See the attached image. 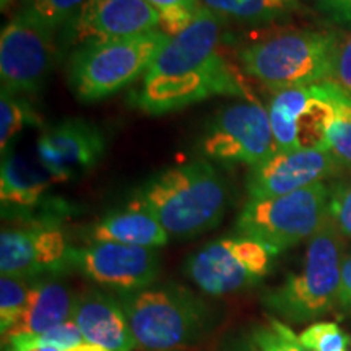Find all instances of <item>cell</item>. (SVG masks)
Segmentation results:
<instances>
[{"label": "cell", "mask_w": 351, "mask_h": 351, "mask_svg": "<svg viewBox=\"0 0 351 351\" xmlns=\"http://www.w3.org/2000/svg\"><path fill=\"white\" fill-rule=\"evenodd\" d=\"M221 21L202 5L192 25L171 38L153 60L129 96L132 106L148 116H163L217 95L252 99L219 54Z\"/></svg>", "instance_id": "1"}, {"label": "cell", "mask_w": 351, "mask_h": 351, "mask_svg": "<svg viewBox=\"0 0 351 351\" xmlns=\"http://www.w3.org/2000/svg\"><path fill=\"white\" fill-rule=\"evenodd\" d=\"M129 205L155 217L169 238L187 239L219 225L230 189L215 166L194 160L150 176Z\"/></svg>", "instance_id": "2"}, {"label": "cell", "mask_w": 351, "mask_h": 351, "mask_svg": "<svg viewBox=\"0 0 351 351\" xmlns=\"http://www.w3.org/2000/svg\"><path fill=\"white\" fill-rule=\"evenodd\" d=\"M169 36L160 29L78 44L67 60V83L78 101L98 103L142 80Z\"/></svg>", "instance_id": "3"}, {"label": "cell", "mask_w": 351, "mask_h": 351, "mask_svg": "<svg viewBox=\"0 0 351 351\" xmlns=\"http://www.w3.org/2000/svg\"><path fill=\"white\" fill-rule=\"evenodd\" d=\"M341 38L322 29L271 34L239 49L245 73L274 91L330 80Z\"/></svg>", "instance_id": "4"}, {"label": "cell", "mask_w": 351, "mask_h": 351, "mask_svg": "<svg viewBox=\"0 0 351 351\" xmlns=\"http://www.w3.org/2000/svg\"><path fill=\"white\" fill-rule=\"evenodd\" d=\"M343 236L328 221L307 244L301 267L262 298L271 314L293 324L311 322L339 304Z\"/></svg>", "instance_id": "5"}, {"label": "cell", "mask_w": 351, "mask_h": 351, "mask_svg": "<svg viewBox=\"0 0 351 351\" xmlns=\"http://www.w3.org/2000/svg\"><path fill=\"white\" fill-rule=\"evenodd\" d=\"M117 296L137 346L145 351L181 350L199 340L208 327L207 306L181 287H150Z\"/></svg>", "instance_id": "6"}, {"label": "cell", "mask_w": 351, "mask_h": 351, "mask_svg": "<svg viewBox=\"0 0 351 351\" xmlns=\"http://www.w3.org/2000/svg\"><path fill=\"white\" fill-rule=\"evenodd\" d=\"M330 186L326 182L291 194L249 199L236 219V232L265 244L275 254L311 239L328 221Z\"/></svg>", "instance_id": "7"}, {"label": "cell", "mask_w": 351, "mask_h": 351, "mask_svg": "<svg viewBox=\"0 0 351 351\" xmlns=\"http://www.w3.org/2000/svg\"><path fill=\"white\" fill-rule=\"evenodd\" d=\"M278 256L258 241L236 234L205 244L186 261L184 271L210 296L243 291L265 278Z\"/></svg>", "instance_id": "8"}, {"label": "cell", "mask_w": 351, "mask_h": 351, "mask_svg": "<svg viewBox=\"0 0 351 351\" xmlns=\"http://www.w3.org/2000/svg\"><path fill=\"white\" fill-rule=\"evenodd\" d=\"M56 34L28 13H16L0 33L2 88L23 98L38 95L59 54Z\"/></svg>", "instance_id": "9"}, {"label": "cell", "mask_w": 351, "mask_h": 351, "mask_svg": "<svg viewBox=\"0 0 351 351\" xmlns=\"http://www.w3.org/2000/svg\"><path fill=\"white\" fill-rule=\"evenodd\" d=\"M205 156L228 163L256 166L275 155L269 109L247 99L228 104L215 114L200 140Z\"/></svg>", "instance_id": "10"}, {"label": "cell", "mask_w": 351, "mask_h": 351, "mask_svg": "<svg viewBox=\"0 0 351 351\" xmlns=\"http://www.w3.org/2000/svg\"><path fill=\"white\" fill-rule=\"evenodd\" d=\"M70 270L80 271L88 280L112 289L117 295L150 288L160 275L156 249L117 243H91L72 247Z\"/></svg>", "instance_id": "11"}, {"label": "cell", "mask_w": 351, "mask_h": 351, "mask_svg": "<svg viewBox=\"0 0 351 351\" xmlns=\"http://www.w3.org/2000/svg\"><path fill=\"white\" fill-rule=\"evenodd\" d=\"M106 145V135L98 125L69 117L44 127L36 142V158L54 182H70L98 166Z\"/></svg>", "instance_id": "12"}, {"label": "cell", "mask_w": 351, "mask_h": 351, "mask_svg": "<svg viewBox=\"0 0 351 351\" xmlns=\"http://www.w3.org/2000/svg\"><path fill=\"white\" fill-rule=\"evenodd\" d=\"M65 232L52 223H28L3 228L0 234V271L2 275L36 280L70 270Z\"/></svg>", "instance_id": "13"}, {"label": "cell", "mask_w": 351, "mask_h": 351, "mask_svg": "<svg viewBox=\"0 0 351 351\" xmlns=\"http://www.w3.org/2000/svg\"><path fill=\"white\" fill-rule=\"evenodd\" d=\"M341 163L330 150L276 152L265 161L252 166L245 179L249 199L291 194L314 184L324 182L339 173Z\"/></svg>", "instance_id": "14"}, {"label": "cell", "mask_w": 351, "mask_h": 351, "mask_svg": "<svg viewBox=\"0 0 351 351\" xmlns=\"http://www.w3.org/2000/svg\"><path fill=\"white\" fill-rule=\"evenodd\" d=\"M160 12L147 0H88L80 13L62 32L72 47L93 39L142 34L158 29Z\"/></svg>", "instance_id": "15"}, {"label": "cell", "mask_w": 351, "mask_h": 351, "mask_svg": "<svg viewBox=\"0 0 351 351\" xmlns=\"http://www.w3.org/2000/svg\"><path fill=\"white\" fill-rule=\"evenodd\" d=\"M72 319L88 343L111 351H134L137 346L119 296L88 289L77 295Z\"/></svg>", "instance_id": "16"}, {"label": "cell", "mask_w": 351, "mask_h": 351, "mask_svg": "<svg viewBox=\"0 0 351 351\" xmlns=\"http://www.w3.org/2000/svg\"><path fill=\"white\" fill-rule=\"evenodd\" d=\"M52 182V176L38 160L33 161L19 152H7L2 158L0 169L3 218H16L41 205Z\"/></svg>", "instance_id": "17"}, {"label": "cell", "mask_w": 351, "mask_h": 351, "mask_svg": "<svg viewBox=\"0 0 351 351\" xmlns=\"http://www.w3.org/2000/svg\"><path fill=\"white\" fill-rule=\"evenodd\" d=\"M75 301L77 295L67 283L59 278V275L33 280L28 306L20 322L3 337V340L19 335L36 337L67 322L69 319H72Z\"/></svg>", "instance_id": "18"}, {"label": "cell", "mask_w": 351, "mask_h": 351, "mask_svg": "<svg viewBox=\"0 0 351 351\" xmlns=\"http://www.w3.org/2000/svg\"><path fill=\"white\" fill-rule=\"evenodd\" d=\"M91 243H117L156 249L166 245L169 234L155 217L145 210L127 207L104 215L88 230Z\"/></svg>", "instance_id": "19"}, {"label": "cell", "mask_w": 351, "mask_h": 351, "mask_svg": "<svg viewBox=\"0 0 351 351\" xmlns=\"http://www.w3.org/2000/svg\"><path fill=\"white\" fill-rule=\"evenodd\" d=\"M313 86V85H311ZM311 86L288 88V90L275 91L269 104V117L271 134L278 152L296 150V124L306 104L313 96Z\"/></svg>", "instance_id": "20"}, {"label": "cell", "mask_w": 351, "mask_h": 351, "mask_svg": "<svg viewBox=\"0 0 351 351\" xmlns=\"http://www.w3.org/2000/svg\"><path fill=\"white\" fill-rule=\"evenodd\" d=\"M221 20L245 25H263L287 19L300 10V0H200Z\"/></svg>", "instance_id": "21"}, {"label": "cell", "mask_w": 351, "mask_h": 351, "mask_svg": "<svg viewBox=\"0 0 351 351\" xmlns=\"http://www.w3.org/2000/svg\"><path fill=\"white\" fill-rule=\"evenodd\" d=\"M38 114L29 101L2 88L0 91V150L2 156L12 150L13 140L26 125H39Z\"/></svg>", "instance_id": "22"}, {"label": "cell", "mask_w": 351, "mask_h": 351, "mask_svg": "<svg viewBox=\"0 0 351 351\" xmlns=\"http://www.w3.org/2000/svg\"><path fill=\"white\" fill-rule=\"evenodd\" d=\"M32 287L33 280L21 278V276L2 275L0 278V332H2V337L10 333L20 322L28 306Z\"/></svg>", "instance_id": "23"}, {"label": "cell", "mask_w": 351, "mask_h": 351, "mask_svg": "<svg viewBox=\"0 0 351 351\" xmlns=\"http://www.w3.org/2000/svg\"><path fill=\"white\" fill-rule=\"evenodd\" d=\"M88 0H25L21 12L28 13L52 32L62 33Z\"/></svg>", "instance_id": "24"}, {"label": "cell", "mask_w": 351, "mask_h": 351, "mask_svg": "<svg viewBox=\"0 0 351 351\" xmlns=\"http://www.w3.org/2000/svg\"><path fill=\"white\" fill-rule=\"evenodd\" d=\"M327 145L341 166L351 169V98L341 90L335 98V111L328 124Z\"/></svg>", "instance_id": "25"}, {"label": "cell", "mask_w": 351, "mask_h": 351, "mask_svg": "<svg viewBox=\"0 0 351 351\" xmlns=\"http://www.w3.org/2000/svg\"><path fill=\"white\" fill-rule=\"evenodd\" d=\"M252 345L256 351H311L287 324L275 317H271L267 326L254 330Z\"/></svg>", "instance_id": "26"}, {"label": "cell", "mask_w": 351, "mask_h": 351, "mask_svg": "<svg viewBox=\"0 0 351 351\" xmlns=\"http://www.w3.org/2000/svg\"><path fill=\"white\" fill-rule=\"evenodd\" d=\"M298 337L311 351H348L350 339L335 322H314Z\"/></svg>", "instance_id": "27"}, {"label": "cell", "mask_w": 351, "mask_h": 351, "mask_svg": "<svg viewBox=\"0 0 351 351\" xmlns=\"http://www.w3.org/2000/svg\"><path fill=\"white\" fill-rule=\"evenodd\" d=\"M328 218L343 238L351 239V182H340L330 187Z\"/></svg>", "instance_id": "28"}, {"label": "cell", "mask_w": 351, "mask_h": 351, "mask_svg": "<svg viewBox=\"0 0 351 351\" xmlns=\"http://www.w3.org/2000/svg\"><path fill=\"white\" fill-rule=\"evenodd\" d=\"M36 339L39 343L54 346V348H59L60 351H67L85 341L80 328H78L73 319H69L67 322L60 324V326L51 328V330L44 332L41 335H36Z\"/></svg>", "instance_id": "29"}, {"label": "cell", "mask_w": 351, "mask_h": 351, "mask_svg": "<svg viewBox=\"0 0 351 351\" xmlns=\"http://www.w3.org/2000/svg\"><path fill=\"white\" fill-rule=\"evenodd\" d=\"M197 10H191L186 7L169 8V10L160 12V23H158V29L165 33L166 36L176 38L179 34L186 32L192 21L195 19Z\"/></svg>", "instance_id": "30"}, {"label": "cell", "mask_w": 351, "mask_h": 351, "mask_svg": "<svg viewBox=\"0 0 351 351\" xmlns=\"http://www.w3.org/2000/svg\"><path fill=\"white\" fill-rule=\"evenodd\" d=\"M330 82L351 98V36L341 39Z\"/></svg>", "instance_id": "31"}, {"label": "cell", "mask_w": 351, "mask_h": 351, "mask_svg": "<svg viewBox=\"0 0 351 351\" xmlns=\"http://www.w3.org/2000/svg\"><path fill=\"white\" fill-rule=\"evenodd\" d=\"M319 7L333 23L351 28V0H319Z\"/></svg>", "instance_id": "32"}, {"label": "cell", "mask_w": 351, "mask_h": 351, "mask_svg": "<svg viewBox=\"0 0 351 351\" xmlns=\"http://www.w3.org/2000/svg\"><path fill=\"white\" fill-rule=\"evenodd\" d=\"M3 343H7V351H60L54 346L39 343L36 337L32 335L10 337V339L3 340Z\"/></svg>", "instance_id": "33"}, {"label": "cell", "mask_w": 351, "mask_h": 351, "mask_svg": "<svg viewBox=\"0 0 351 351\" xmlns=\"http://www.w3.org/2000/svg\"><path fill=\"white\" fill-rule=\"evenodd\" d=\"M339 304L345 311L351 313V251L345 254L343 263H341V282Z\"/></svg>", "instance_id": "34"}, {"label": "cell", "mask_w": 351, "mask_h": 351, "mask_svg": "<svg viewBox=\"0 0 351 351\" xmlns=\"http://www.w3.org/2000/svg\"><path fill=\"white\" fill-rule=\"evenodd\" d=\"M150 5L156 8L158 12L169 10V8H178V7H186L191 10H199L202 7L200 0H147Z\"/></svg>", "instance_id": "35"}, {"label": "cell", "mask_w": 351, "mask_h": 351, "mask_svg": "<svg viewBox=\"0 0 351 351\" xmlns=\"http://www.w3.org/2000/svg\"><path fill=\"white\" fill-rule=\"evenodd\" d=\"M67 351H111V350H106V348H103V346H98V345H93V343H88V341H83L82 345L73 346V348H70Z\"/></svg>", "instance_id": "36"}, {"label": "cell", "mask_w": 351, "mask_h": 351, "mask_svg": "<svg viewBox=\"0 0 351 351\" xmlns=\"http://www.w3.org/2000/svg\"><path fill=\"white\" fill-rule=\"evenodd\" d=\"M13 2H15V0H0V8H2V10H7Z\"/></svg>", "instance_id": "37"}]
</instances>
